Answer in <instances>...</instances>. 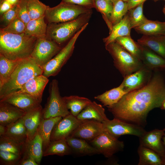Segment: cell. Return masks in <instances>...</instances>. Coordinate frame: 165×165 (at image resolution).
Returning a JSON list of instances; mask_svg holds the SVG:
<instances>
[{"label":"cell","mask_w":165,"mask_h":165,"mask_svg":"<svg viewBox=\"0 0 165 165\" xmlns=\"http://www.w3.org/2000/svg\"><path fill=\"white\" fill-rule=\"evenodd\" d=\"M83 120L78 119L71 113L62 118L54 127L50 135V141L66 139L71 136Z\"/></svg>","instance_id":"cell-12"},{"label":"cell","mask_w":165,"mask_h":165,"mask_svg":"<svg viewBox=\"0 0 165 165\" xmlns=\"http://www.w3.org/2000/svg\"><path fill=\"white\" fill-rule=\"evenodd\" d=\"M161 108H162V109L165 110V100L163 101L162 104V106L161 107Z\"/></svg>","instance_id":"cell-53"},{"label":"cell","mask_w":165,"mask_h":165,"mask_svg":"<svg viewBox=\"0 0 165 165\" xmlns=\"http://www.w3.org/2000/svg\"><path fill=\"white\" fill-rule=\"evenodd\" d=\"M4 136L24 145L27 140V134L22 117L6 126V131Z\"/></svg>","instance_id":"cell-24"},{"label":"cell","mask_w":165,"mask_h":165,"mask_svg":"<svg viewBox=\"0 0 165 165\" xmlns=\"http://www.w3.org/2000/svg\"><path fill=\"white\" fill-rule=\"evenodd\" d=\"M24 153L33 157L39 165L43 156V142L42 138L37 131L31 140L27 141L24 144Z\"/></svg>","instance_id":"cell-25"},{"label":"cell","mask_w":165,"mask_h":165,"mask_svg":"<svg viewBox=\"0 0 165 165\" xmlns=\"http://www.w3.org/2000/svg\"><path fill=\"white\" fill-rule=\"evenodd\" d=\"M122 0L124 1L125 2H127L129 1V0Z\"/></svg>","instance_id":"cell-56"},{"label":"cell","mask_w":165,"mask_h":165,"mask_svg":"<svg viewBox=\"0 0 165 165\" xmlns=\"http://www.w3.org/2000/svg\"><path fill=\"white\" fill-rule=\"evenodd\" d=\"M164 134L163 129H155L146 131L139 138L140 145L153 150L162 157L165 150L161 140Z\"/></svg>","instance_id":"cell-15"},{"label":"cell","mask_w":165,"mask_h":165,"mask_svg":"<svg viewBox=\"0 0 165 165\" xmlns=\"http://www.w3.org/2000/svg\"><path fill=\"white\" fill-rule=\"evenodd\" d=\"M18 7V5L14 6L0 16V23L3 28L6 26L17 17Z\"/></svg>","instance_id":"cell-43"},{"label":"cell","mask_w":165,"mask_h":165,"mask_svg":"<svg viewBox=\"0 0 165 165\" xmlns=\"http://www.w3.org/2000/svg\"><path fill=\"white\" fill-rule=\"evenodd\" d=\"M94 8L100 13L110 31L112 26L109 18L113 8V2L111 0H94Z\"/></svg>","instance_id":"cell-36"},{"label":"cell","mask_w":165,"mask_h":165,"mask_svg":"<svg viewBox=\"0 0 165 165\" xmlns=\"http://www.w3.org/2000/svg\"><path fill=\"white\" fill-rule=\"evenodd\" d=\"M141 61L149 69L165 68V59L149 48L141 45Z\"/></svg>","instance_id":"cell-27"},{"label":"cell","mask_w":165,"mask_h":165,"mask_svg":"<svg viewBox=\"0 0 165 165\" xmlns=\"http://www.w3.org/2000/svg\"><path fill=\"white\" fill-rule=\"evenodd\" d=\"M161 157L163 162V165H165V147L163 155L162 157Z\"/></svg>","instance_id":"cell-51"},{"label":"cell","mask_w":165,"mask_h":165,"mask_svg":"<svg viewBox=\"0 0 165 165\" xmlns=\"http://www.w3.org/2000/svg\"><path fill=\"white\" fill-rule=\"evenodd\" d=\"M62 118V117H61L46 119L43 118L37 131L40 135L42 140L43 152L50 142V135L54 127Z\"/></svg>","instance_id":"cell-29"},{"label":"cell","mask_w":165,"mask_h":165,"mask_svg":"<svg viewBox=\"0 0 165 165\" xmlns=\"http://www.w3.org/2000/svg\"><path fill=\"white\" fill-rule=\"evenodd\" d=\"M49 6L39 0L28 1L27 7L31 19H37L44 16L46 9Z\"/></svg>","instance_id":"cell-39"},{"label":"cell","mask_w":165,"mask_h":165,"mask_svg":"<svg viewBox=\"0 0 165 165\" xmlns=\"http://www.w3.org/2000/svg\"><path fill=\"white\" fill-rule=\"evenodd\" d=\"M111 0L114 3L118 0Z\"/></svg>","instance_id":"cell-55"},{"label":"cell","mask_w":165,"mask_h":165,"mask_svg":"<svg viewBox=\"0 0 165 165\" xmlns=\"http://www.w3.org/2000/svg\"><path fill=\"white\" fill-rule=\"evenodd\" d=\"M72 154L66 139L51 141L43 152V156L57 155L63 156Z\"/></svg>","instance_id":"cell-33"},{"label":"cell","mask_w":165,"mask_h":165,"mask_svg":"<svg viewBox=\"0 0 165 165\" xmlns=\"http://www.w3.org/2000/svg\"><path fill=\"white\" fill-rule=\"evenodd\" d=\"M88 24L84 25L51 60L41 67L43 71V75L48 78L56 76L59 73L72 55L77 38Z\"/></svg>","instance_id":"cell-7"},{"label":"cell","mask_w":165,"mask_h":165,"mask_svg":"<svg viewBox=\"0 0 165 165\" xmlns=\"http://www.w3.org/2000/svg\"><path fill=\"white\" fill-rule=\"evenodd\" d=\"M165 100V83L156 75L145 86L126 94L108 108L114 118L144 127L149 112L161 108Z\"/></svg>","instance_id":"cell-1"},{"label":"cell","mask_w":165,"mask_h":165,"mask_svg":"<svg viewBox=\"0 0 165 165\" xmlns=\"http://www.w3.org/2000/svg\"><path fill=\"white\" fill-rule=\"evenodd\" d=\"M20 60H10L0 54V88L9 79Z\"/></svg>","instance_id":"cell-34"},{"label":"cell","mask_w":165,"mask_h":165,"mask_svg":"<svg viewBox=\"0 0 165 165\" xmlns=\"http://www.w3.org/2000/svg\"><path fill=\"white\" fill-rule=\"evenodd\" d=\"M163 129L164 130V134L162 138V142L163 145L165 147V128Z\"/></svg>","instance_id":"cell-52"},{"label":"cell","mask_w":165,"mask_h":165,"mask_svg":"<svg viewBox=\"0 0 165 165\" xmlns=\"http://www.w3.org/2000/svg\"><path fill=\"white\" fill-rule=\"evenodd\" d=\"M138 33L145 35H164L165 22L147 19L140 25L134 28Z\"/></svg>","instance_id":"cell-28"},{"label":"cell","mask_w":165,"mask_h":165,"mask_svg":"<svg viewBox=\"0 0 165 165\" xmlns=\"http://www.w3.org/2000/svg\"><path fill=\"white\" fill-rule=\"evenodd\" d=\"M21 156L9 151L0 150V161L3 164L13 165L18 164Z\"/></svg>","instance_id":"cell-42"},{"label":"cell","mask_w":165,"mask_h":165,"mask_svg":"<svg viewBox=\"0 0 165 165\" xmlns=\"http://www.w3.org/2000/svg\"><path fill=\"white\" fill-rule=\"evenodd\" d=\"M113 59L114 65L124 77L143 67L141 61L116 42L105 46Z\"/></svg>","instance_id":"cell-5"},{"label":"cell","mask_w":165,"mask_h":165,"mask_svg":"<svg viewBox=\"0 0 165 165\" xmlns=\"http://www.w3.org/2000/svg\"><path fill=\"white\" fill-rule=\"evenodd\" d=\"M140 45L146 47L165 59V36L145 35L138 40Z\"/></svg>","instance_id":"cell-21"},{"label":"cell","mask_w":165,"mask_h":165,"mask_svg":"<svg viewBox=\"0 0 165 165\" xmlns=\"http://www.w3.org/2000/svg\"><path fill=\"white\" fill-rule=\"evenodd\" d=\"M28 1L20 0L18 5L17 17L22 20L26 25L31 20L28 13L27 7Z\"/></svg>","instance_id":"cell-44"},{"label":"cell","mask_w":165,"mask_h":165,"mask_svg":"<svg viewBox=\"0 0 165 165\" xmlns=\"http://www.w3.org/2000/svg\"><path fill=\"white\" fill-rule=\"evenodd\" d=\"M11 5L14 6L18 5L20 2V0H6Z\"/></svg>","instance_id":"cell-50"},{"label":"cell","mask_w":165,"mask_h":165,"mask_svg":"<svg viewBox=\"0 0 165 165\" xmlns=\"http://www.w3.org/2000/svg\"><path fill=\"white\" fill-rule=\"evenodd\" d=\"M0 101L12 104L26 113L42 107L41 102L25 93H12L0 99Z\"/></svg>","instance_id":"cell-13"},{"label":"cell","mask_w":165,"mask_h":165,"mask_svg":"<svg viewBox=\"0 0 165 165\" xmlns=\"http://www.w3.org/2000/svg\"><path fill=\"white\" fill-rule=\"evenodd\" d=\"M61 2L78 5L90 9L94 8V0H62Z\"/></svg>","instance_id":"cell-45"},{"label":"cell","mask_w":165,"mask_h":165,"mask_svg":"<svg viewBox=\"0 0 165 165\" xmlns=\"http://www.w3.org/2000/svg\"><path fill=\"white\" fill-rule=\"evenodd\" d=\"M24 145L5 136L0 137V150H6L22 156Z\"/></svg>","instance_id":"cell-38"},{"label":"cell","mask_w":165,"mask_h":165,"mask_svg":"<svg viewBox=\"0 0 165 165\" xmlns=\"http://www.w3.org/2000/svg\"><path fill=\"white\" fill-rule=\"evenodd\" d=\"M113 4V8L109 18L112 27L119 22L128 10L127 2L118 0Z\"/></svg>","instance_id":"cell-37"},{"label":"cell","mask_w":165,"mask_h":165,"mask_svg":"<svg viewBox=\"0 0 165 165\" xmlns=\"http://www.w3.org/2000/svg\"><path fill=\"white\" fill-rule=\"evenodd\" d=\"M43 71L31 57L21 60L7 81L0 88V99L16 91Z\"/></svg>","instance_id":"cell-3"},{"label":"cell","mask_w":165,"mask_h":165,"mask_svg":"<svg viewBox=\"0 0 165 165\" xmlns=\"http://www.w3.org/2000/svg\"><path fill=\"white\" fill-rule=\"evenodd\" d=\"M154 0L155 1H158V0ZM163 0L165 1V0Z\"/></svg>","instance_id":"cell-57"},{"label":"cell","mask_w":165,"mask_h":165,"mask_svg":"<svg viewBox=\"0 0 165 165\" xmlns=\"http://www.w3.org/2000/svg\"><path fill=\"white\" fill-rule=\"evenodd\" d=\"M47 26L44 16L38 19H31L26 25L24 33L37 38L45 37Z\"/></svg>","instance_id":"cell-32"},{"label":"cell","mask_w":165,"mask_h":165,"mask_svg":"<svg viewBox=\"0 0 165 165\" xmlns=\"http://www.w3.org/2000/svg\"><path fill=\"white\" fill-rule=\"evenodd\" d=\"M115 41L130 53L141 61V45L135 42L130 35L119 37Z\"/></svg>","instance_id":"cell-35"},{"label":"cell","mask_w":165,"mask_h":165,"mask_svg":"<svg viewBox=\"0 0 165 165\" xmlns=\"http://www.w3.org/2000/svg\"><path fill=\"white\" fill-rule=\"evenodd\" d=\"M127 93L120 85L117 87L95 97L94 98L101 102L104 106L109 108L117 103Z\"/></svg>","instance_id":"cell-26"},{"label":"cell","mask_w":165,"mask_h":165,"mask_svg":"<svg viewBox=\"0 0 165 165\" xmlns=\"http://www.w3.org/2000/svg\"><path fill=\"white\" fill-rule=\"evenodd\" d=\"M104 131L102 123L94 120H85L71 136L90 142Z\"/></svg>","instance_id":"cell-14"},{"label":"cell","mask_w":165,"mask_h":165,"mask_svg":"<svg viewBox=\"0 0 165 165\" xmlns=\"http://www.w3.org/2000/svg\"><path fill=\"white\" fill-rule=\"evenodd\" d=\"M66 140L72 153L80 156L100 154L97 149L84 139L70 136Z\"/></svg>","instance_id":"cell-20"},{"label":"cell","mask_w":165,"mask_h":165,"mask_svg":"<svg viewBox=\"0 0 165 165\" xmlns=\"http://www.w3.org/2000/svg\"><path fill=\"white\" fill-rule=\"evenodd\" d=\"M76 118L80 120H94L101 123L108 119L105 114V109L95 101L87 106Z\"/></svg>","instance_id":"cell-22"},{"label":"cell","mask_w":165,"mask_h":165,"mask_svg":"<svg viewBox=\"0 0 165 165\" xmlns=\"http://www.w3.org/2000/svg\"><path fill=\"white\" fill-rule=\"evenodd\" d=\"M164 35V36H165V35Z\"/></svg>","instance_id":"cell-59"},{"label":"cell","mask_w":165,"mask_h":165,"mask_svg":"<svg viewBox=\"0 0 165 165\" xmlns=\"http://www.w3.org/2000/svg\"><path fill=\"white\" fill-rule=\"evenodd\" d=\"M146 0H129L127 2L128 10L133 8Z\"/></svg>","instance_id":"cell-48"},{"label":"cell","mask_w":165,"mask_h":165,"mask_svg":"<svg viewBox=\"0 0 165 165\" xmlns=\"http://www.w3.org/2000/svg\"><path fill=\"white\" fill-rule=\"evenodd\" d=\"M62 48L46 36L38 38L30 57L41 67L48 62Z\"/></svg>","instance_id":"cell-9"},{"label":"cell","mask_w":165,"mask_h":165,"mask_svg":"<svg viewBox=\"0 0 165 165\" xmlns=\"http://www.w3.org/2000/svg\"><path fill=\"white\" fill-rule=\"evenodd\" d=\"M163 11L164 14L165 15V5L163 7Z\"/></svg>","instance_id":"cell-54"},{"label":"cell","mask_w":165,"mask_h":165,"mask_svg":"<svg viewBox=\"0 0 165 165\" xmlns=\"http://www.w3.org/2000/svg\"><path fill=\"white\" fill-rule=\"evenodd\" d=\"M49 92V95L47 103L42 109L43 118H63L70 114L64 97L60 95L57 80L53 79L50 84Z\"/></svg>","instance_id":"cell-8"},{"label":"cell","mask_w":165,"mask_h":165,"mask_svg":"<svg viewBox=\"0 0 165 165\" xmlns=\"http://www.w3.org/2000/svg\"><path fill=\"white\" fill-rule=\"evenodd\" d=\"M131 29L127 12L119 22L113 26L109 35L103 39L105 46L114 42L119 37L130 35Z\"/></svg>","instance_id":"cell-23"},{"label":"cell","mask_w":165,"mask_h":165,"mask_svg":"<svg viewBox=\"0 0 165 165\" xmlns=\"http://www.w3.org/2000/svg\"><path fill=\"white\" fill-rule=\"evenodd\" d=\"M92 13V9L61 2L57 5L49 6L45 14L47 24L64 22L73 20L86 13Z\"/></svg>","instance_id":"cell-6"},{"label":"cell","mask_w":165,"mask_h":165,"mask_svg":"<svg viewBox=\"0 0 165 165\" xmlns=\"http://www.w3.org/2000/svg\"><path fill=\"white\" fill-rule=\"evenodd\" d=\"M27 0V1H28L29 0Z\"/></svg>","instance_id":"cell-58"},{"label":"cell","mask_w":165,"mask_h":165,"mask_svg":"<svg viewBox=\"0 0 165 165\" xmlns=\"http://www.w3.org/2000/svg\"><path fill=\"white\" fill-rule=\"evenodd\" d=\"M6 131V126L0 124V137L4 136Z\"/></svg>","instance_id":"cell-49"},{"label":"cell","mask_w":165,"mask_h":165,"mask_svg":"<svg viewBox=\"0 0 165 165\" xmlns=\"http://www.w3.org/2000/svg\"><path fill=\"white\" fill-rule=\"evenodd\" d=\"M42 109L41 107L26 112L22 117L27 132V141L32 140L37 133L43 119Z\"/></svg>","instance_id":"cell-18"},{"label":"cell","mask_w":165,"mask_h":165,"mask_svg":"<svg viewBox=\"0 0 165 165\" xmlns=\"http://www.w3.org/2000/svg\"><path fill=\"white\" fill-rule=\"evenodd\" d=\"M92 14L86 13L69 21L47 24L46 36L62 47L84 25L88 23Z\"/></svg>","instance_id":"cell-4"},{"label":"cell","mask_w":165,"mask_h":165,"mask_svg":"<svg viewBox=\"0 0 165 165\" xmlns=\"http://www.w3.org/2000/svg\"><path fill=\"white\" fill-rule=\"evenodd\" d=\"M67 108L70 113L77 117L80 112L92 101L88 98L76 95L64 97Z\"/></svg>","instance_id":"cell-31"},{"label":"cell","mask_w":165,"mask_h":165,"mask_svg":"<svg viewBox=\"0 0 165 165\" xmlns=\"http://www.w3.org/2000/svg\"><path fill=\"white\" fill-rule=\"evenodd\" d=\"M13 6L6 0H0V14L2 15Z\"/></svg>","instance_id":"cell-47"},{"label":"cell","mask_w":165,"mask_h":165,"mask_svg":"<svg viewBox=\"0 0 165 165\" xmlns=\"http://www.w3.org/2000/svg\"><path fill=\"white\" fill-rule=\"evenodd\" d=\"M49 81L48 78L42 74L37 75L30 79L20 89L14 93L28 94L41 102L44 90Z\"/></svg>","instance_id":"cell-17"},{"label":"cell","mask_w":165,"mask_h":165,"mask_svg":"<svg viewBox=\"0 0 165 165\" xmlns=\"http://www.w3.org/2000/svg\"><path fill=\"white\" fill-rule=\"evenodd\" d=\"M138 153L139 157L138 165H163L160 156L150 149L139 145Z\"/></svg>","instance_id":"cell-30"},{"label":"cell","mask_w":165,"mask_h":165,"mask_svg":"<svg viewBox=\"0 0 165 165\" xmlns=\"http://www.w3.org/2000/svg\"><path fill=\"white\" fill-rule=\"evenodd\" d=\"M148 70L143 67L134 73L125 76L120 84L123 90L128 93L145 86L149 80Z\"/></svg>","instance_id":"cell-16"},{"label":"cell","mask_w":165,"mask_h":165,"mask_svg":"<svg viewBox=\"0 0 165 165\" xmlns=\"http://www.w3.org/2000/svg\"><path fill=\"white\" fill-rule=\"evenodd\" d=\"M144 3H141L127 12L131 28L140 25L148 19L143 14Z\"/></svg>","instance_id":"cell-40"},{"label":"cell","mask_w":165,"mask_h":165,"mask_svg":"<svg viewBox=\"0 0 165 165\" xmlns=\"http://www.w3.org/2000/svg\"><path fill=\"white\" fill-rule=\"evenodd\" d=\"M25 113L12 104L0 101V124L6 126L23 117Z\"/></svg>","instance_id":"cell-19"},{"label":"cell","mask_w":165,"mask_h":165,"mask_svg":"<svg viewBox=\"0 0 165 165\" xmlns=\"http://www.w3.org/2000/svg\"><path fill=\"white\" fill-rule=\"evenodd\" d=\"M90 143L105 157L109 158L114 154L122 151L124 144L123 141L104 130Z\"/></svg>","instance_id":"cell-11"},{"label":"cell","mask_w":165,"mask_h":165,"mask_svg":"<svg viewBox=\"0 0 165 165\" xmlns=\"http://www.w3.org/2000/svg\"><path fill=\"white\" fill-rule=\"evenodd\" d=\"M24 157L18 164L20 165H38L34 158L31 156L24 153Z\"/></svg>","instance_id":"cell-46"},{"label":"cell","mask_w":165,"mask_h":165,"mask_svg":"<svg viewBox=\"0 0 165 165\" xmlns=\"http://www.w3.org/2000/svg\"><path fill=\"white\" fill-rule=\"evenodd\" d=\"M37 38L24 33H7L0 31V54L13 60L30 57Z\"/></svg>","instance_id":"cell-2"},{"label":"cell","mask_w":165,"mask_h":165,"mask_svg":"<svg viewBox=\"0 0 165 165\" xmlns=\"http://www.w3.org/2000/svg\"><path fill=\"white\" fill-rule=\"evenodd\" d=\"M104 130L118 138L122 135H131L139 138L146 131L143 127L114 118L102 123Z\"/></svg>","instance_id":"cell-10"},{"label":"cell","mask_w":165,"mask_h":165,"mask_svg":"<svg viewBox=\"0 0 165 165\" xmlns=\"http://www.w3.org/2000/svg\"><path fill=\"white\" fill-rule=\"evenodd\" d=\"M26 27L25 24L17 17L6 26L1 28L0 31L7 33L21 34L24 33Z\"/></svg>","instance_id":"cell-41"}]
</instances>
